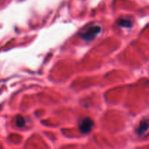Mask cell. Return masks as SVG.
<instances>
[{
  "instance_id": "7a4b0ae2",
  "label": "cell",
  "mask_w": 149,
  "mask_h": 149,
  "mask_svg": "<svg viewBox=\"0 0 149 149\" xmlns=\"http://www.w3.org/2000/svg\"><path fill=\"white\" fill-rule=\"evenodd\" d=\"M94 123L90 118H84L79 124V130L82 133H88L93 129Z\"/></svg>"
},
{
  "instance_id": "5b68a950",
  "label": "cell",
  "mask_w": 149,
  "mask_h": 149,
  "mask_svg": "<svg viewBox=\"0 0 149 149\" xmlns=\"http://www.w3.org/2000/svg\"><path fill=\"white\" fill-rule=\"evenodd\" d=\"M16 125L18 127H23L26 125L25 119H23L22 116H18V117L17 118V120H16Z\"/></svg>"
},
{
  "instance_id": "3957f363",
  "label": "cell",
  "mask_w": 149,
  "mask_h": 149,
  "mask_svg": "<svg viewBox=\"0 0 149 149\" xmlns=\"http://www.w3.org/2000/svg\"><path fill=\"white\" fill-rule=\"evenodd\" d=\"M148 122L147 119H144L141 122V123L140 124L139 127L137 129V133L139 135H142L148 130Z\"/></svg>"
},
{
  "instance_id": "277c9868",
  "label": "cell",
  "mask_w": 149,
  "mask_h": 149,
  "mask_svg": "<svg viewBox=\"0 0 149 149\" xmlns=\"http://www.w3.org/2000/svg\"><path fill=\"white\" fill-rule=\"evenodd\" d=\"M119 24L123 27L127 28H130L132 26V23H131L130 20H128L127 19H121L119 21Z\"/></svg>"
},
{
  "instance_id": "6da1fadb",
  "label": "cell",
  "mask_w": 149,
  "mask_h": 149,
  "mask_svg": "<svg viewBox=\"0 0 149 149\" xmlns=\"http://www.w3.org/2000/svg\"><path fill=\"white\" fill-rule=\"evenodd\" d=\"M100 31H101V28H100V26H91L90 28H89L88 29H87L84 32H83V33L80 35V36H81L82 39H84V40H92V39H94Z\"/></svg>"
}]
</instances>
